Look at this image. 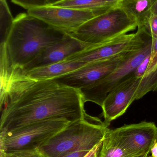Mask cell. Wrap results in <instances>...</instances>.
Listing matches in <instances>:
<instances>
[{
	"label": "cell",
	"mask_w": 157,
	"mask_h": 157,
	"mask_svg": "<svg viewBox=\"0 0 157 157\" xmlns=\"http://www.w3.org/2000/svg\"><path fill=\"white\" fill-rule=\"evenodd\" d=\"M84 103L78 90L53 79L35 81L17 72L1 104L0 132L50 119L73 122L86 115Z\"/></svg>",
	"instance_id": "1"
},
{
	"label": "cell",
	"mask_w": 157,
	"mask_h": 157,
	"mask_svg": "<svg viewBox=\"0 0 157 157\" xmlns=\"http://www.w3.org/2000/svg\"><path fill=\"white\" fill-rule=\"evenodd\" d=\"M66 33L27 13L18 15L1 49L11 68L21 70L47 46L62 39Z\"/></svg>",
	"instance_id": "2"
},
{
	"label": "cell",
	"mask_w": 157,
	"mask_h": 157,
	"mask_svg": "<svg viewBox=\"0 0 157 157\" xmlns=\"http://www.w3.org/2000/svg\"><path fill=\"white\" fill-rule=\"evenodd\" d=\"M109 130L97 117L87 113L70 123L46 141L38 150L45 157H62L79 151H91L103 142Z\"/></svg>",
	"instance_id": "3"
},
{
	"label": "cell",
	"mask_w": 157,
	"mask_h": 157,
	"mask_svg": "<svg viewBox=\"0 0 157 157\" xmlns=\"http://www.w3.org/2000/svg\"><path fill=\"white\" fill-rule=\"evenodd\" d=\"M138 25L137 20L121 4L91 18L69 34L86 45H97L126 35Z\"/></svg>",
	"instance_id": "4"
},
{
	"label": "cell",
	"mask_w": 157,
	"mask_h": 157,
	"mask_svg": "<svg viewBox=\"0 0 157 157\" xmlns=\"http://www.w3.org/2000/svg\"><path fill=\"white\" fill-rule=\"evenodd\" d=\"M70 123L65 119H50L0 132V154L37 149Z\"/></svg>",
	"instance_id": "5"
},
{
	"label": "cell",
	"mask_w": 157,
	"mask_h": 157,
	"mask_svg": "<svg viewBox=\"0 0 157 157\" xmlns=\"http://www.w3.org/2000/svg\"><path fill=\"white\" fill-rule=\"evenodd\" d=\"M152 38L143 47L132 52L113 71L95 84L80 90L84 102H93L101 107L108 94L135 74L139 64L152 52Z\"/></svg>",
	"instance_id": "6"
},
{
	"label": "cell",
	"mask_w": 157,
	"mask_h": 157,
	"mask_svg": "<svg viewBox=\"0 0 157 157\" xmlns=\"http://www.w3.org/2000/svg\"><path fill=\"white\" fill-rule=\"evenodd\" d=\"M151 39L152 37L143 28L138 27L135 33L126 34L101 44L89 45L65 60L88 63L106 59L139 49Z\"/></svg>",
	"instance_id": "7"
},
{
	"label": "cell",
	"mask_w": 157,
	"mask_h": 157,
	"mask_svg": "<svg viewBox=\"0 0 157 157\" xmlns=\"http://www.w3.org/2000/svg\"><path fill=\"white\" fill-rule=\"evenodd\" d=\"M107 134L132 156L148 155L157 140V127L154 123L143 121L109 129Z\"/></svg>",
	"instance_id": "8"
},
{
	"label": "cell",
	"mask_w": 157,
	"mask_h": 157,
	"mask_svg": "<svg viewBox=\"0 0 157 157\" xmlns=\"http://www.w3.org/2000/svg\"><path fill=\"white\" fill-rule=\"evenodd\" d=\"M109 10L92 11L48 5L29 9L27 13L58 30L70 34L91 18Z\"/></svg>",
	"instance_id": "9"
},
{
	"label": "cell",
	"mask_w": 157,
	"mask_h": 157,
	"mask_svg": "<svg viewBox=\"0 0 157 157\" xmlns=\"http://www.w3.org/2000/svg\"><path fill=\"white\" fill-rule=\"evenodd\" d=\"M132 52L87 63L75 71L53 80L62 85L80 90L95 84L109 74L126 59Z\"/></svg>",
	"instance_id": "10"
},
{
	"label": "cell",
	"mask_w": 157,
	"mask_h": 157,
	"mask_svg": "<svg viewBox=\"0 0 157 157\" xmlns=\"http://www.w3.org/2000/svg\"><path fill=\"white\" fill-rule=\"evenodd\" d=\"M141 78L135 74L113 89L103 101L102 115L106 126L124 114L129 106L135 100V94L140 85Z\"/></svg>",
	"instance_id": "11"
},
{
	"label": "cell",
	"mask_w": 157,
	"mask_h": 157,
	"mask_svg": "<svg viewBox=\"0 0 157 157\" xmlns=\"http://www.w3.org/2000/svg\"><path fill=\"white\" fill-rule=\"evenodd\" d=\"M88 46L66 33L62 39L44 48L33 60L19 70L24 73L35 68L60 62Z\"/></svg>",
	"instance_id": "12"
},
{
	"label": "cell",
	"mask_w": 157,
	"mask_h": 157,
	"mask_svg": "<svg viewBox=\"0 0 157 157\" xmlns=\"http://www.w3.org/2000/svg\"><path fill=\"white\" fill-rule=\"evenodd\" d=\"M87 63L78 61L65 60L23 73L27 78L35 81L49 80L62 76L83 67Z\"/></svg>",
	"instance_id": "13"
},
{
	"label": "cell",
	"mask_w": 157,
	"mask_h": 157,
	"mask_svg": "<svg viewBox=\"0 0 157 157\" xmlns=\"http://www.w3.org/2000/svg\"><path fill=\"white\" fill-rule=\"evenodd\" d=\"M123 0H63L52 5L76 9L109 10L121 4Z\"/></svg>",
	"instance_id": "14"
},
{
	"label": "cell",
	"mask_w": 157,
	"mask_h": 157,
	"mask_svg": "<svg viewBox=\"0 0 157 157\" xmlns=\"http://www.w3.org/2000/svg\"><path fill=\"white\" fill-rule=\"evenodd\" d=\"M121 6L137 20L138 26L152 13L151 0H123Z\"/></svg>",
	"instance_id": "15"
},
{
	"label": "cell",
	"mask_w": 157,
	"mask_h": 157,
	"mask_svg": "<svg viewBox=\"0 0 157 157\" xmlns=\"http://www.w3.org/2000/svg\"><path fill=\"white\" fill-rule=\"evenodd\" d=\"M14 20L6 0H0L1 42L5 40L13 27Z\"/></svg>",
	"instance_id": "16"
},
{
	"label": "cell",
	"mask_w": 157,
	"mask_h": 157,
	"mask_svg": "<svg viewBox=\"0 0 157 157\" xmlns=\"http://www.w3.org/2000/svg\"><path fill=\"white\" fill-rule=\"evenodd\" d=\"M100 157H133L106 134L100 148Z\"/></svg>",
	"instance_id": "17"
},
{
	"label": "cell",
	"mask_w": 157,
	"mask_h": 157,
	"mask_svg": "<svg viewBox=\"0 0 157 157\" xmlns=\"http://www.w3.org/2000/svg\"><path fill=\"white\" fill-rule=\"evenodd\" d=\"M157 90V69L141 78L135 94V100L143 98L151 91Z\"/></svg>",
	"instance_id": "18"
},
{
	"label": "cell",
	"mask_w": 157,
	"mask_h": 157,
	"mask_svg": "<svg viewBox=\"0 0 157 157\" xmlns=\"http://www.w3.org/2000/svg\"><path fill=\"white\" fill-rule=\"evenodd\" d=\"M138 27L143 28L153 39L157 38V16L151 13Z\"/></svg>",
	"instance_id": "19"
},
{
	"label": "cell",
	"mask_w": 157,
	"mask_h": 157,
	"mask_svg": "<svg viewBox=\"0 0 157 157\" xmlns=\"http://www.w3.org/2000/svg\"><path fill=\"white\" fill-rule=\"evenodd\" d=\"M14 3L28 10L48 5L47 0H11Z\"/></svg>",
	"instance_id": "20"
},
{
	"label": "cell",
	"mask_w": 157,
	"mask_h": 157,
	"mask_svg": "<svg viewBox=\"0 0 157 157\" xmlns=\"http://www.w3.org/2000/svg\"><path fill=\"white\" fill-rule=\"evenodd\" d=\"M156 69H157V38L154 39H152L151 59H150V63L145 75L152 72Z\"/></svg>",
	"instance_id": "21"
},
{
	"label": "cell",
	"mask_w": 157,
	"mask_h": 157,
	"mask_svg": "<svg viewBox=\"0 0 157 157\" xmlns=\"http://www.w3.org/2000/svg\"><path fill=\"white\" fill-rule=\"evenodd\" d=\"M5 155L6 157H45L38 149L11 152Z\"/></svg>",
	"instance_id": "22"
},
{
	"label": "cell",
	"mask_w": 157,
	"mask_h": 157,
	"mask_svg": "<svg viewBox=\"0 0 157 157\" xmlns=\"http://www.w3.org/2000/svg\"><path fill=\"white\" fill-rule=\"evenodd\" d=\"M151 52L148 54L146 58L139 64L135 72V76L136 78H141L144 76L146 73L147 68L150 63L151 59Z\"/></svg>",
	"instance_id": "23"
},
{
	"label": "cell",
	"mask_w": 157,
	"mask_h": 157,
	"mask_svg": "<svg viewBox=\"0 0 157 157\" xmlns=\"http://www.w3.org/2000/svg\"><path fill=\"white\" fill-rule=\"evenodd\" d=\"M102 142L94 147L85 157H100V152L102 146Z\"/></svg>",
	"instance_id": "24"
},
{
	"label": "cell",
	"mask_w": 157,
	"mask_h": 157,
	"mask_svg": "<svg viewBox=\"0 0 157 157\" xmlns=\"http://www.w3.org/2000/svg\"><path fill=\"white\" fill-rule=\"evenodd\" d=\"M91 151H77L62 157H85Z\"/></svg>",
	"instance_id": "25"
},
{
	"label": "cell",
	"mask_w": 157,
	"mask_h": 157,
	"mask_svg": "<svg viewBox=\"0 0 157 157\" xmlns=\"http://www.w3.org/2000/svg\"><path fill=\"white\" fill-rule=\"evenodd\" d=\"M151 1H152L151 12L157 16V0H151Z\"/></svg>",
	"instance_id": "26"
},
{
	"label": "cell",
	"mask_w": 157,
	"mask_h": 157,
	"mask_svg": "<svg viewBox=\"0 0 157 157\" xmlns=\"http://www.w3.org/2000/svg\"><path fill=\"white\" fill-rule=\"evenodd\" d=\"M151 156L152 157H157V141L152 146L151 149Z\"/></svg>",
	"instance_id": "27"
},
{
	"label": "cell",
	"mask_w": 157,
	"mask_h": 157,
	"mask_svg": "<svg viewBox=\"0 0 157 157\" xmlns=\"http://www.w3.org/2000/svg\"><path fill=\"white\" fill-rule=\"evenodd\" d=\"M62 1L63 0H47V2L49 5H52Z\"/></svg>",
	"instance_id": "28"
},
{
	"label": "cell",
	"mask_w": 157,
	"mask_h": 157,
	"mask_svg": "<svg viewBox=\"0 0 157 157\" xmlns=\"http://www.w3.org/2000/svg\"><path fill=\"white\" fill-rule=\"evenodd\" d=\"M133 157H149V156L148 155H140V156H135Z\"/></svg>",
	"instance_id": "29"
},
{
	"label": "cell",
	"mask_w": 157,
	"mask_h": 157,
	"mask_svg": "<svg viewBox=\"0 0 157 157\" xmlns=\"http://www.w3.org/2000/svg\"><path fill=\"white\" fill-rule=\"evenodd\" d=\"M0 157H6L5 154H0Z\"/></svg>",
	"instance_id": "30"
},
{
	"label": "cell",
	"mask_w": 157,
	"mask_h": 157,
	"mask_svg": "<svg viewBox=\"0 0 157 157\" xmlns=\"http://www.w3.org/2000/svg\"><path fill=\"white\" fill-rule=\"evenodd\" d=\"M149 157H152L151 156H149Z\"/></svg>",
	"instance_id": "31"
},
{
	"label": "cell",
	"mask_w": 157,
	"mask_h": 157,
	"mask_svg": "<svg viewBox=\"0 0 157 157\" xmlns=\"http://www.w3.org/2000/svg\"></svg>",
	"instance_id": "32"
}]
</instances>
